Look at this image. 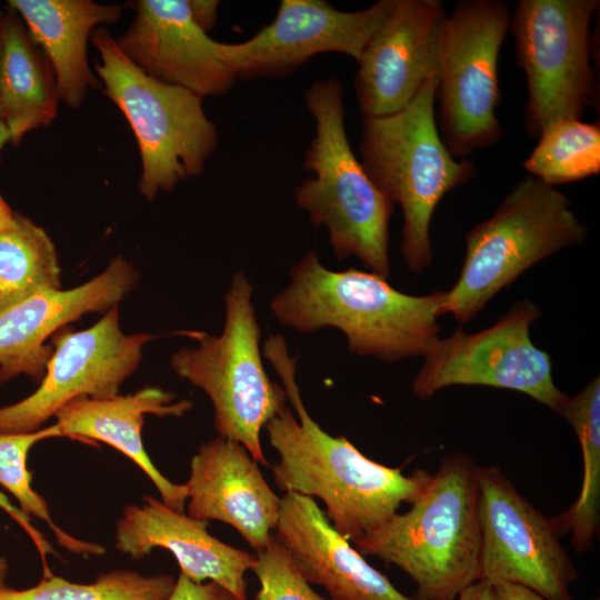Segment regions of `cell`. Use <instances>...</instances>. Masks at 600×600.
Segmentation results:
<instances>
[{"label":"cell","instance_id":"6da1fadb","mask_svg":"<svg viewBox=\"0 0 600 600\" xmlns=\"http://www.w3.org/2000/svg\"><path fill=\"white\" fill-rule=\"evenodd\" d=\"M442 294H408L371 271L330 270L310 250L292 266L270 310L282 326L303 333L336 328L350 352L397 362L424 357L439 340Z\"/></svg>","mask_w":600,"mask_h":600},{"label":"cell","instance_id":"7a4b0ae2","mask_svg":"<svg viewBox=\"0 0 600 600\" xmlns=\"http://www.w3.org/2000/svg\"><path fill=\"white\" fill-rule=\"evenodd\" d=\"M288 399L299 421L284 406L264 427L279 457L274 482L284 492L319 498L331 524L349 541L381 527L428 484L427 471L404 476L367 458L346 437L326 432L307 411L300 390Z\"/></svg>","mask_w":600,"mask_h":600},{"label":"cell","instance_id":"3957f363","mask_svg":"<svg viewBox=\"0 0 600 600\" xmlns=\"http://www.w3.org/2000/svg\"><path fill=\"white\" fill-rule=\"evenodd\" d=\"M477 468L464 453L448 454L407 512L353 541L406 572L416 600H456L480 579Z\"/></svg>","mask_w":600,"mask_h":600},{"label":"cell","instance_id":"277c9868","mask_svg":"<svg viewBox=\"0 0 600 600\" xmlns=\"http://www.w3.org/2000/svg\"><path fill=\"white\" fill-rule=\"evenodd\" d=\"M316 136L304 154V179L294 191L297 206L316 227H326L337 259L358 258L371 272L390 277L389 224L393 204L354 156L344 126L343 88L330 77L304 91Z\"/></svg>","mask_w":600,"mask_h":600},{"label":"cell","instance_id":"5b68a950","mask_svg":"<svg viewBox=\"0 0 600 600\" xmlns=\"http://www.w3.org/2000/svg\"><path fill=\"white\" fill-rule=\"evenodd\" d=\"M437 83V76L429 78L400 112L361 118L360 162L386 198L402 209L401 252L414 273L432 262L430 223L439 202L477 173L473 162L453 158L440 137Z\"/></svg>","mask_w":600,"mask_h":600},{"label":"cell","instance_id":"8992f818","mask_svg":"<svg viewBox=\"0 0 600 600\" xmlns=\"http://www.w3.org/2000/svg\"><path fill=\"white\" fill-rule=\"evenodd\" d=\"M588 238L570 199L539 179L516 183L494 213L466 234V257L456 283L443 291L440 317L473 320L487 303L539 261Z\"/></svg>","mask_w":600,"mask_h":600},{"label":"cell","instance_id":"52a82bcc","mask_svg":"<svg viewBox=\"0 0 600 600\" xmlns=\"http://www.w3.org/2000/svg\"><path fill=\"white\" fill-rule=\"evenodd\" d=\"M90 41L99 53L94 69L103 92L124 114L139 147L140 194L152 201L160 191L200 176L219 140L203 98L146 74L107 28H96Z\"/></svg>","mask_w":600,"mask_h":600},{"label":"cell","instance_id":"ba28073f","mask_svg":"<svg viewBox=\"0 0 600 600\" xmlns=\"http://www.w3.org/2000/svg\"><path fill=\"white\" fill-rule=\"evenodd\" d=\"M252 290L243 272L233 273L224 296L221 334L181 331L198 344L174 352L170 364L178 377L209 397L219 437L239 442L257 462L268 464L260 434L287 406L288 398L262 363L261 329L251 302Z\"/></svg>","mask_w":600,"mask_h":600},{"label":"cell","instance_id":"9c48e42d","mask_svg":"<svg viewBox=\"0 0 600 600\" xmlns=\"http://www.w3.org/2000/svg\"><path fill=\"white\" fill-rule=\"evenodd\" d=\"M511 9L501 0H461L440 32L436 122L458 160L494 146L503 136L499 54L510 29Z\"/></svg>","mask_w":600,"mask_h":600},{"label":"cell","instance_id":"30bf717a","mask_svg":"<svg viewBox=\"0 0 600 600\" xmlns=\"http://www.w3.org/2000/svg\"><path fill=\"white\" fill-rule=\"evenodd\" d=\"M599 0H519L510 29L517 63L528 84L526 131L536 138L550 124L581 120L594 106L590 22Z\"/></svg>","mask_w":600,"mask_h":600},{"label":"cell","instance_id":"8fae6325","mask_svg":"<svg viewBox=\"0 0 600 600\" xmlns=\"http://www.w3.org/2000/svg\"><path fill=\"white\" fill-rule=\"evenodd\" d=\"M539 316L533 301L521 299L483 330L459 327L439 338L413 379L414 394L428 399L450 386H487L519 391L560 414L569 397L553 381L548 352L530 339Z\"/></svg>","mask_w":600,"mask_h":600},{"label":"cell","instance_id":"7c38bea8","mask_svg":"<svg viewBox=\"0 0 600 600\" xmlns=\"http://www.w3.org/2000/svg\"><path fill=\"white\" fill-rule=\"evenodd\" d=\"M477 480L480 579L520 584L547 600H572L578 571L553 518L530 503L499 467H478Z\"/></svg>","mask_w":600,"mask_h":600},{"label":"cell","instance_id":"4fadbf2b","mask_svg":"<svg viewBox=\"0 0 600 600\" xmlns=\"http://www.w3.org/2000/svg\"><path fill=\"white\" fill-rule=\"evenodd\" d=\"M153 338L126 334L120 328L118 307L84 330L54 336L53 351L38 389L0 408V432L37 431L77 398L118 396L123 381L138 368L144 344Z\"/></svg>","mask_w":600,"mask_h":600},{"label":"cell","instance_id":"5bb4252c","mask_svg":"<svg viewBox=\"0 0 600 600\" xmlns=\"http://www.w3.org/2000/svg\"><path fill=\"white\" fill-rule=\"evenodd\" d=\"M394 1L341 11L324 0H282L273 21L253 37L239 43L221 42V56L237 80L283 78L323 52L358 61Z\"/></svg>","mask_w":600,"mask_h":600},{"label":"cell","instance_id":"9a60e30c","mask_svg":"<svg viewBox=\"0 0 600 600\" xmlns=\"http://www.w3.org/2000/svg\"><path fill=\"white\" fill-rule=\"evenodd\" d=\"M447 13L440 0H396L358 62L354 92L362 117L403 110L438 77L439 41Z\"/></svg>","mask_w":600,"mask_h":600},{"label":"cell","instance_id":"2e32d148","mask_svg":"<svg viewBox=\"0 0 600 600\" xmlns=\"http://www.w3.org/2000/svg\"><path fill=\"white\" fill-rule=\"evenodd\" d=\"M126 32L114 38L146 74L202 98L231 90L236 77L213 40L191 17L188 0H139Z\"/></svg>","mask_w":600,"mask_h":600},{"label":"cell","instance_id":"e0dca14e","mask_svg":"<svg viewBox=\"0 0 600 600\" xmlns=\"http://www.w3.org/2000/svg\"><path fill=\"white\" fill-rule=\"evenodd\" d=\"M137 282L134 267L118 257L81 286L40 291L1 310L0 383L20 374L41 381L53 351L49 337L86 313L118 307Z\"/></svg>","mask_w":600,"mask_h":600},{"label":"cell","instance_id":"ac0fdd59","mask_svg":"<svg viewBox=\"0 0 600 600\" xmlns=\"http://www.w3.org/2000/svg\"><path fill=\"white\" fill-rule=\"evenodd\" d=\"M184 484L190 517L233 527L256 551L270 542L281 498L242 444L219 436L201 444Z\"/></svg>","mask_w":600,"mask_h":600},{"label":"cell","instance_id":"d6986e66","mask_svg":"<svg viewBox=\"0 0 600 600\" xmlns=\"http://www.w3.org/2000/svg\"><path fill=\"white\" fill-rule=\"evenodd\" d=\"M140 506L123 509L117 523L116 548L133 560L152 550L170 551L182 574L196 582H214L239 600H247L246 573L256 554L231 547L211 536L208 522L179 512L144 496Z\"/></svg>","mask_w":600,"mask_h":600},{"label":"cell","instance_id":"ffe728a7","mask_svg":"<svg viewBox=\"0 0 600 600\" xmlns=\"http://www.w3.org/2000/svg\"><path fill=\"white\" fill-rule=\"evenodd\" d=\"M274 530L306 580L332 600H416L369 564L310 497L286 492Z\"/></svg>","mask_w":600,"mask_h":600},{"label":"cell","instance_id":"44dd1931","mask_svg":"<svg viewBox=\"0 0 600 600\" xmlns=\"http://www.w3.org/2000/svg\"><path fill=\"white\" fill-rule=\"evenodd\" d=\"M191 408V401L176 400L170 391L146 387L108 399L77 398L56 413L54 424L60 437L90 444L103 442L123 453L151 480L164 504L183 512L186 484L171 482L158 470L143 447L141 431L147 414L182 417Z\"/></svg>","mask_w":600,"mask_h":600},{"label":"cell","instance_id":"7402d4cb","mask_svg":"<svg viewBox=\"0 0 600 600\" xmlns=\"http://www.w3.org/2000/svg\"><path fill=\"white\" fill-rule=\"evenodd\" d=\"M8 6L49 60L60 101L79 108L88 90L100 87L88 62L90 36L102 24L116 23L123 6L91 0H10Z\"/></svg>","mask_w":600,"mask_h":600},{"label":"cell","instance_id":"603a6c76","mask_svg":"<svg viewBox=\"0 0 600 600\" xmlns=\"http://www.w3.org/2000/svg\"><path fill=\"white\" fill-rule=\"evenodd\" d=\"M60 99L52 67L20 16L7 6L0 47V108L10 143L49 126Z\"/></svg>","mask_w":600,"mask_h":600},{"label":"cell","instance_id":"cb8c5ba5","mask_svg":"<svg viewBox=\"0 0 600 600\" xmlns=\"http://www.w3.org/2000/svg\"><path fill=\"white\" fill-rule=\"evenodd\" d=\"M57 289H61V269L51 238L0 194V311Z\"/></svg>","mask_w":600,"mask_h":600},{"label":"cell","instance_id":"d4e9b609","mask_svg":"<svg viewBox=\"0 0 600 600\" xmlns=\"http://www.w3.org/2000/svg\"><path fill=\"white\" fill-rule=\"evenodd\" d=\"M580 442L583 476L579 496L571 507L553 518L559 534L571 533L577 552H587L599 532L600 510V379L593 378L568 398L561 413Z\"/></svg>","mask_w":600,"mask_h":600},{"label":"cell","instance_id":"484cf974","mask_svg":"<svg viewBox=\"0 0 600 600\" xmlns=\"http://www.w3.org/2000/svg\"><path fill=\"white\" fill-rule=\"evenodd\" d=\"M529 176L556 187L600 172V123L578 119L547 127L522 163Z\"/></svg>","mask_w":600,"mask_h":600},{"label":"cell","instance_id":"4316f807","mask_svg":"<svg viewBox=\"0 0 600 600\" xmlns=\"http://www.w3.org/2000/svg\"><path fill=\"white\" fill-rule=\"evenodd\" d=\"M177 578L143 576L130 570L102 573L93 582L79 583L50 574L32 587L0 588V600H167Z\"/></svg>","mask_w":600,"mask_h":600},{"label":"cell","instance_id":"83f0119b","mask_svg":"<svg viewBox=\"0 0 600 600\" xmlns=\"http://www.w3.org/2000/svg\"><path fill=\"white\" fill-rule=\"evenodd\" d=\"M57 437L60 432L54 423L33 432H0V487L16 499L27 516L47 523L59 546L78 554L101 556L102 546L79 540L62 530L52 520L46 500L32 487V474L27 467L29 451L39 441Z\"/></svg>","mask_w":600,"mask_h":600},{"label":"cell","instance_id":"f1b7e54d","mask_svg":"<svg viewBox=\"0 0 600 600\" xmlns=\"http://www.w3.org/2000/svg\"><path fill=\"white\" fill-rule=\"evenodd\" d=\"M256 557L252 571L260 589L254 600H332L312 589L274 534Z\"/></svg>","mask_w":600,"mask_h":600},{"label":"cell","instance_id":"f546056e","mask_svg":"<svg viewBox=\"0 0 600 600\" xmlns=\"http://www.w3.org/2000/svg\"><path fill=\"white\" fill-rule=\"evenodd\" d=\"M0 509L6 512L27 533V536L34 544L42 562L43 576L51 573L48 564V557L58 556V553L47 541L44 536L33 526L31 518L27 516L18 506L12 503L1 490Z\"/></svg>","mask_w":600,"mask_h":600},{"label":"cell","instance_id":"4dcf8cb0","mask_svg":"<svg viewBox=\"0 0 600 600\" xmlns=\"http://www.w3.org/2000/svg\"><path fill=\"white\" fill-rule=\"evenodd\" d=\"M167 600H239L214 582H196L180 573Z\"/></svg>","mask_w":600,"mask_h":600},{"label":"cell","instance_id":"1f68e13d","mask_svg":"<svg viewBox=\"0 0 600 600\" xmlns=\"http://www.w3.org/2000/svg\"><path fill=\"white\" fill-rule=\"evenodd\" d=\"M188 3L196 24L207 33L211 31L217 22L220 2L217 0H188Z\"/></svg>","mask_w":600,"mask_h":600},{"label":"cell","instance_id":"d6a6232c","mask_svg":"<svg viewBox=\"0 0 600 600\" xmlns=\"http://www.w3.org/2000/svg\"><path fill=\"white\" fill-rule=\"evenodd\" d=\"M494 600H547L537 592L514 583L492 584Z\"/></svg>","mask_w":600,"mask_h":600},{"label":"cell","instance_id":"836d02e7","mask_svg":"<svg viewBox=\"0 0 600 600\" xmlns=\"http://www.w3.org/2000/svg\"><path fill=\"white\" fill-rule=\"evenodd\" d=\"M456 600H494L492 584L486 580H477L464 588Z\"/></svg>","mask_w":600,"mask_h":600},{"label":"cell","instance_id":"e575fe53","mask_svg":"<svg viewBox=\"0 0 600 600\" xmlns=\"http://www.w3.org/2000/svg\"><path fill=\"white\" fill-rule=\"evenodd\" d=\"M8 142H10L9 132H8V129L6 127L3 116H2V111H1V108H0V152L3 149V147L6 146V143H8Z\"/></svg>","mask_w":600,"mask_h":600},{"label":"cell","instance_id":"d590c367","mask_svg":"<svg viewBox=\"0 0 600 600\" xmlns=\"http://www.w3.org/2000/svg\"><path fill=\"white\" fill-rule=\"evenodd\" d=\"M9 572V564L6 557L0 556V588L6 586V580Z\"/></svg>","mask_w":600,"mask_h":600},{"label":"cell","instance_id":"8d00e7d4","mask_svg":"<svg viewBox=\"0 0 600 600\" xmlns=\"http://www.w3.org/2000/svg\"><path fill=\"white\" fill-rule=\"evenodd\" d=\"M4 22H6V11L0 9V47H1V41H2Z\"/></svg>","mask_w":600,"mask_h":600},{"label":"cell","instance_id":"74e56055","mask_svg":"<svg viewBox=\"0 0 600 600\" xmlns=\"http://www.w3.org/2000/svg\"><path fill=\"white\" fill-rule=\"evenodd\" d=\"M593 600H599V598H596V599H593Z\"/></svg>","mask_w":600,"mask_h":600}]
</instances>
